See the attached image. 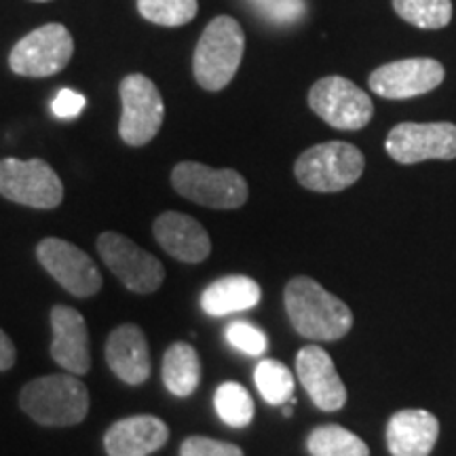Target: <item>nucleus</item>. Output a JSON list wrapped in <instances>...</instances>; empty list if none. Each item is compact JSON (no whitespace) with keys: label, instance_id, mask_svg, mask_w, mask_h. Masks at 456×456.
I'll list each match as a JSON object with an SVG mask.
<instances>
[{"label":"nucleus","instance_id":"obj_27","mask_svg":"<svg viewBox=\"0 0 456 456\" xmlns=\"http://www.w3.org/2000/svg\"><path fill=\"white\" fill-rule=\"evenodd\" d=\"M245 3L273 26H294L306 15V0H245Z\"/></svg>","mask_w":456,"mask_h":456},{"label":"nucleus","instance_id":"obj_4","mask_svg":"<svg viewBox=\"0 0 456 456\" xmlns=\"http://www.w3.org/2000/svg\"><path fill=\"white\" fill-rule=\"evenodd\" d=\"M366 169V157L349 142H323L306 148L294 165L296 180L313 192H340L355 184Z\"/></svg>","mask_w":456,"mask_h":456},{"label":"nucleus","instance_id":"obj_24","mask_svg":"<svg viewBox=\"0 0 456 456\" xmlns=\"http://www.w3.org/2000/svg\"><path fill=\"white\" fill-rule=\"evenodd\" d=\"M214 403L216 412L228 427H248L256 414L254 399L249 395V391L243 385L232 383V380L222 383L216 389Z\"/></svg>","mask_w":456,"mask_h":456},{"label":"nucleus","instance_id":"obj_1","mask_svg":"<svg viewBox=\"0 0 456 456\" xmlns=\"http://www.w3.org/2000/svg\"><path fill=\"white\" fill-rule=\"evenodd\" d=\"M283 302L292 328L302 338L332 342L353 328L349 306L311 277H294L285 285Z\"/></svg>","mask_w":456,"mask_h":456},{"label":"nucleus","instance_id":"obj_6","mask_svg":"<svg viewBox=\"0 0 456 456\" xmlns=\"http://www.w3.org/2000/svg\"><path fill=\"white\" fill-rule=\"evenodd\" d=\"M0 195L34 209H53L64 199V184L43 159H3L0 161Z\"/></svg>","mask_w":456,"mask_h":456},{"label":"nucleus","instance_id":"obj_20","mask_svg":"<svg viewBox=\"0 0 456 456\" xmlns=\"http://www.w3.org/2000/svg\"><path fill=\"white\" fill-rule=\"evenodd\" d=\"M262 298L260 285L252 277L228 275L209 283L201 294V309L209 317H224L254 309Z\"/></svg>","mask_w":456,"mask_h":456},{"label":"nucleus","instance_id":"obj_23","mask_svg":"<svg viewBox=\"0 0 456 456\" xmlns=\"http://www.w3.org/2000/svg\"><path fill=\"white\" fill-rule=\"evenodd\" d=\"M395 13L420 30H442L452 21V0H391Z\"/></svg>","mask_w":456,"mask_h":456},{"label":"nucleus","instance_id":"obj_15","mask_svg":"<svg viewBox=\"0 0 456 456\" xmlns=\"http://www.w3.org/2000/svg\"><path fill=\"white\" fill-rule=\"evenodd\" d=\"M51 328H53L51 357L57 366L74 376L89 372V332L81 313L72 306L57 305L51 309Z\"/></svg>","mask_w":456,"mask_h":456},{"label":"nucleus","instance_id":"obj_11","mask_svg":"<svg viewBox=\"0 0 456 456\" xmlns=\"http://www.w3.org/2000/svg\"><path fill=\"white\" fill-rule=\"evenodd\" d=\"M393 161L414 165L440 159H456V125L454 123H399L389 131L385 142Z\"/></svg>","mask_w":456,"mask_h":456},{"label":"nucleus","instance_id":"obj_8","mask_svg":"<svg viewBox=\"0 0 456 456\" xmlns=\"http://www.w3.org/2000/svg\"><path fill=\"white\" fill-rule=\"evenodd\" d=\"M74 53L72 34L61 24H47L26 34L11 49L9 66L20 77H53L70 64Z\"/></svg>","mask_w":456,"mask_h":456},{"label":"nucleus","instance_id":"obj_13","mask_svg":"<svg viewBox=\"0 0 456 456\" xmlns=\"http://www.w3.org/2000/svg\"><path fill=\"white\" fill-rule=\"evenodd\" d=\"M446 70L431 57H408L385 64L370 74V89L385 100H410L444 83Z\"/></svg>","mask_w":456,"mask_h":456},{"label":"nucleus","instance_id":"obj_19","mask_svg":"<svg viewBox=\"0 0 456 456\" xmlns=\"http://www.w3.org/2000/svg\"><path fill=\"white\" fill-rule=\"evenodd\" d=\"M108 366L123 383L142 385L151 376V351L144 332L134 323L112 330L106 342Z\"/></svg>","mask_w":456,"mask_h":456},{"label":"nucleus","instance_id":"obj_10","mask_svg":"<svg viewBox=\"0 0 456 456\" xmlns=\"http://www.w3.org/2000/svg\"><path fill=\"white\" fill-rule=\"evenodd\" d=\"M123 114L118 134L127 146H144L161 129L165 118V104L157 85L144 74H129L121 81Z\"/></svg>","mask_w":456,"mask_h":456},{"label":"nucleus","instance_id":"obj_26","mask_svg":"<svg viewBox=\"0 0 456 456\" xmlns=\"http://www.w3.org/2000/svg\"><path fill=\"white\" fill-rule=\"evenodd\" d=\"M138 11L146 21L165 28L191 24L197 17V0H138Z\"/></svg>","mask_w":456,"mask_h":456},{"label":"nucleus","instance_id":"obj_12","mask_svg":"<svg viewBox=\"0 0 456 456\" xmlns=\"http://www.w3.org/2000/svg\"><path fill=\"white\" fill-rule=\"evenodd\" d=\"M37 258L43 269L77 298H89L102 289V275L95 262L70 241L57 237L43 239L37 245Z\"/></svg>","mask_w":456,"mask_h":456},{"label":"nucleus","instance_id":"obj_21","mask_svg":"<svg viewBox=\"0 0 456 456\" xmlns=\"http://www.w3.org/2000/svg\"><path fill=\"white\" fill-rule=\"evenodd\" d=\"M163 383L175 397H188L201 383V359L188 342H174L163 357Z\"/></svg>","mask_w":456,"mask_h":456},{"label":"nucleus","instance_id":"obj_14","mask_svg":"<svg viewBox=\"0 0 456 456\" xmlns=\"http://www.w3.org/2000/svg\"><path fill=\"white\" fill-rule=\"evenodd\" d=\"M296 372L311 402L323 412H336L346 403V389L332 357L317 345L302 346L296 355Z\"/></svg>","mask_w":456,"mask_h":456},{"label":"nucleus","instance_id":"obj_33","mask_svg":"<svg viewBox=\"0 0 456 456\" xmlns=\"http://www.w3.org/2000/svg\"><path fill=\"white\" fill-rule=\"evenodd\" d=\"M37 3H47V0H37Z\"/></svg>","mask_w":456,"mask_h":456},{"label":"nucleus","instance_id":"obj_17","mask_svg":"<svg viewBox=\"0 0 456 456\" xmlns=\"http://www.w3.org/2000/svg\"><path fill=\"white\" fill-rule=\"evenodd\" d=\"M169 440V427L151 414L117 420L104 436L108 456H148Z\"/></svg>","mask_w":456,"mask_h":456},{"label":"nucleus","instance_id":"obj_31","mask_svg":"<svg viewBox=\"0 0 456 456\" xmlns=\"http://www.w3.org/2000/svg\"><path fill=\"white\" fill-rule=\"evenodd\" d=\"M15 357H17V353H15L13 340H11L9 336L0 330V372L13 368Z\"/></svg>","mask_w":456,"mask_h":456},{"label":"nucleus","instance_id":"obj_7","mask_svg":"<svg viewBox=\"0 0 456 456\" xmlns=\"http://www.w3.org/2000/svg\"><path fill=\"white\" fill-rule=\"evenodd\" d=\"M311 110L330 127L340 131L363 129L372 121V98L345 77L319 78L309 91Z\"/></svg>","mask_w":456,"mask_h":456},{"label":"nucleus","instance_id":"obj_25","mask_svg":"<svg viewBox=\"0 0 456 456\" xmlns=\"http://www.w3.org/2000/svg\"><path fill=\"white\" fill-rule=\"evenodd\" d=\"M254 380L260 395L271 406H283L294 395V376L277 359H262L256 366Z\"/></svg>","mask_w":456,"mask_h":456},{"label":"nucleus","instance_id":"obj_5","mask_svg":"<svg viewBox=\"0 0 456 456\" xmlns=\"http://www.w3.org/2000/svg\"><path fill=\"white\" fill-rule=\"evenodd\" d=\"M171 186L188 201L212 209H237L249 195L248 182L235 169H214L209 165L182 161L171 171Z\"/></svg>","mask_w":456,"mask_h":456},{"label":"nucleus","instance_id":"obj_28","mask_svg":"<svg viewBox=\"0 0 456 456\" xmlns=\"http://www.w3.org/2000/svg\"><path fill=\"white\" fill-rule=\"evenodd\" d=\"M226 340L232 349L245 353V355H262L269 349V340L260 328L249 322H231L226 326Z\"/></svg>","mask_w":456,"mask_h":456},{"label":"nucleus","instance_id":"obj_29","mask_svg":"<svg viewBox=\"0 0 456 456\" xmlns=\"http://www.w3.org/2000/svg\"><path fill=\"white\" fill-rule=\"evenodd\" d=\"M180 456H243V450L237 444H228L212 437L191 436L182 442Z\"/></svg>","mask_w":456,"mask_h":456},{"label":"nucleus","instance_id":"obj_18","mask_svg":"<svg viewBox=\"0 0 456 456\" xmlns=\"http://www.w3.org/2000/svg\"><path fill=\"white\" fill-rule=\"evenodd\" d=\"M440 437V420L420 408L399 410L387 425V448L393 456H429Z\"/></svg>","mask_w":456,"mask_h":456},{"label":"nucleus","instance_id":"obj_30","mask_svg":"<svg viewBox=\"0 0 456 456\" xmlns=\"http://www.w3.org/2000/svg\"><path fill=\"white\" fill-rule=\"evenodd\" d=\"M87 102H85V95L77 94L72 89H61L60 94L55 95L53 104H51V110L57 118H74L77 114L83 112V108Z\"/></svg>","mask_w":456,"mask_h":456},{"label":"nucleus","instance_id":"obj_16","mask_svg":"<svg viewBox=\"0 0 456 456\" xmlns=\"http://www.w3.org/2000/svg\"><path fill=\"white\" fill-rule=\"evenodd\" d=\"M152 232H155L157 243L171 258L186 262V265H199V262L208 260L212 252L208 231L192 216L165 212L155 220Z\"/></svg>","mask_w":456,"mask_h":456},{"label":"nucleus","instance_id":"obj_32","mask_svg":"<svg viewBox=\"0 0 456 456\" xmlns=\"http://www.w3.org/2000/svg\"><path fill=\"white\" fill-rule=\"evenodd\" d=\"M283 416H292L294 414V408H292V403H289V406H283Z\"/></svg>","mask_w":456,"mask_h":456},{"label":"nucleus","instance_id":"obj_9","mask_svg":"<svg viewBox=\"0 0 456 456\" xmlns=\"http://www.w3.org/2000/svg\"><path fill=\"white\" fill-rule=\"evenodd\" d=\"M98 252L108 269L121 279V283L131 292L152 294L165 281V266L161 260L121 232H102L98 237Z\"/></svg>","mask_w":456,"mask_h":456},{"label":"nucleus","instance_id":"obj_2","mask_svg":"<svg viewBox=\"0 0 456 456\" xmlns=\"http://www.w3.org/2000/svg\"><path fill=\"white\" fill-rule=\"evenodd\" d=\"M245 51V32L235 17L218 15L209 21L192 55L199 87L222 91L235 78Z\"/></svg>","mask_w":456,"mask_h":456},{"label":"nucleus","instance_id":"obj_3","mask_svg":"<svg viewBox=\"0 0 456 456\" xmlns=\"http://www.w3.org/2000/svg\"><path fill=\"white\" fill-rule=\"evenodd\" d=\"M20 406L45 427L83 423L89 412V391L74 374L41 376L20 393Z\"/></svg>","mask_w":456,"mask_h":456},{"label":"nucleus","instance_id":"obj_22","mask_svg":"<svg viewBox=\"0 0 456 456\" xmlns=\"http://www.w3.org/2000/svg\"><path fill=\"white\" fill-rule=\"evenodd\" d=\"M311 456H370L368 444L340 425L315 427L306 437Z\"/></svg>","mask_w":456,"mask_h":456}]
</instances>
